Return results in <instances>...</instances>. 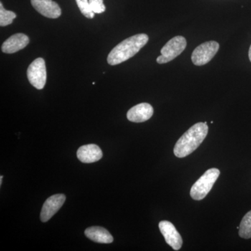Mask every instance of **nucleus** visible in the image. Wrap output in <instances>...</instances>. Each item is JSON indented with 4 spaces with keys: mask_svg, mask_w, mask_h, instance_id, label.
<instances>
[{
    "mask_svg": "<svg viewBox=\"0 0 251 251\" xmlns=\"http://www.w3.org/2000/svg\"><path fill=\"white\" fill-rule=\"evenodd\" d=\"M208 130L207 124L203 122L191 126L176 142L174 148L175 156L184 158L193 153L205 139Z\"/></svg>",
    "mask_w": 251,
    "mask_h": 251,
    "instance_id": "f257e3e1",
    "label": "nucleus"
},
{
    "mask_svg": "<svg viewBox=\"0 0 251 251\" xmlns=\"http://www.w3.org/2000/svg\"><path fill=\"white\" fill-rule=\"evenodd\" d=\"M148 41L147 34H138L122 41L109 53L108 64L117 65L131 58L148 44Z\"/></svg>",
    "mask_w": 251,
    "mask_h": 251,
    "instance_id": "f03ea898",
    "label": "nucleus"
},
{
    "mask_svg": "<svg viewBox=\"0 0 251 251\" xmlns=\"http://www.w3.org/2000/svg\"><path fill=\"white\" fill-rule=\"evenodd\" d=\"M220 171L217 168H211L193 185L191 189V198L195 201H201L206 197L219 178Z\"/></svg>",
    "mask_w": 251,
    "mask_h": 251,
    "instance_id": "7ed1b4c3",
    "label": "nucleus"
},
{
    "mask_svg": "<svg viewBox=\"0 0 251 251\" xmlns=\"http://www.w3.org/2000/svg\"><path fill=\"white\" fill-rule=\"evenodd\" d=\"M187 46L186 39L182 36H176L171 39L162 48L161 55L157 57L158 64H166L182 53Z\"/></svg>",
    "mask_w": 251,
    "mask_h": 251,
    "instance_id": "20e7f679",
    "label": "nucleus"
},
{
    "mask_svg": "<svg viewBox=\"0 0 251 251\" xmlns=\"http://www.w3.org/2000/svg\"><path fill=\"white\" fill-rule=\"evenodd\" d=\"M219 44L210 41L203 43L193 50L191 60L196 66L205 65L210 62L219 50Z\"/></svg>",
    "mask_w": 251,
    "mask_h": 251,
    "instance_id": "39448f33",
    "label": "nucleus"
},
{
    "mask_svg": "<svg viewBox=\"0 0 251 251\" xmlns=\"http://www.w3.org/2000/svg\"><path fill=\"white\" fill-rule=\"evenodd\" d=\"M27 75L29 82L37 90H42L45 87L47 72L46 62L43 58L36 59L31 63L27 69Z\"/></svg>",
    "mask_w": 251,
    "mask_h": 251,
    "instance_id": "423d86ee",
    "label": "nucleus"
},
{
    "mask_svg": "<svg viewBox=\"0 0 251 251\" xmlns=\"http://www.w3.org/2000/svg\"><path fill=\"white\" fill-rule=\"evenodd\" d=\"M159 229L168 245L175 251H179L182 247L183 240L174 225L169 221H163L159 223Z\"/></svg>",
    "mask_w": 251,
    "mask_h": 251,
    "instance_id": "0eeeda50",
    "label": "nucleus"
},
{
    "mask_svg": "<svg viewBox=\"0 0 251 251\" xmlns=\"http://www.w3.org/2000/svg\"><path fill=\"white\" fill-rule=\"evenodd\" d=\"M66 201L64 194H57L50 196L46 200L41 212V220L42 222H47L62 207Z\"/></svg>",
    "mask_w": 251,
    "mask_h": 251,
    "instance_id": "6e6552de",
    "label": "nucleus"
},
{
    "mask_svg": "<svg viewBox=\"0 0 251 251\" xmlns=\"http://www.w3.org/2000/svg\"><path fill=\"white\" fill-rule=\"evenodd\" d=\"M31 4L41 15L49 18H58L62 10L53 0H31Z\"/></svg>",
    "mask_w": 251,
    "mask_h": 251,
    "instance_id": "1a4fd4ad",
    "label": "nucleus"
},
{
    "mask_svg": "<svg viewBox=\"0 0 251 251\" xmlns=\"http://www.w3.org/2000/svg\"><path fill=\"white\" fill-rule=\"evenodd\" d=\"M153 114V108L150 104H138L130 109L127 112V119L132 122L140 123L148 121Z\"/></svg>",
    "mask_w": 251,
    "mask_h": 251,
    "instance_id": "9d476101",
    "label": "nucleus"
},
{
    "mask_svg": "<svg viewBox=\"0 0 251 251\" xmlns=\"http://www.w3.org/2000/svg\"><path fill=\"white\" fill-rule=\"evenodd\" d=\"M29 39L24 34H14L3 43L1 50L4 53L12 54L21 50L29 44Z\"/></svg>",
    "mask_w": 251,
    "mask_h": 251,
    "instance_id": "9b49d317",
    "label": "nucleus"
},
{
    "mask_svg": "<svg viewBox=\"0 0 251 251\" xmlns=\"http://www.w3.org/2000/svg\"><path fill=\"white\" fill-rule=\"evenodd\" d=\"M77 156L82 163H94L103 157V152L97 145L90 144L80 147L77 150Z\"/></svg>",
    "mask_w": 251,
    "mask_h": 251,
    "instance_id": "f8f14e48",
    "label": "nucleus"
},
{
    "mask_svg": "<svg viewBox=\"0 0 251 251\" xmlns=\"http://www.w3.org/2000/svg\"><path fill=\"white\" fill-rule=\"evenodd\" d=\"M85 234L86 237L91 240L99 244H110L114 240L113 237L106 229L99 226L89 227L86 229Z\"/></svg>",
    "mask_w": 251,
    "mask_h": 251,
    "instance_id": "ddd939ff",
    "label": "nucleus"
},
{
    "mask_svg": "<svg viewBox=\"0 0 251 251\" xmlns=\"http://www.w3.org/2000/svg\"><path fill=\"white\" fill-rule=\"evenodd\" d=\"M239 234L240 237L248 239L251 238V211H249L242 219L239 226Z\"/></svg>",
    "mask_w": 251,
    "mask_h": 251,
    "instance_id": "4468645a",
    "label": "nucleus"
},
{
    "mask_svg": "<svg viewBox=\"0 0 251 251\" xmlns=\"http://www.w3.org/2000/svg\"><path fill=\"white\" fill-rule=\"evenodd\" d=\"M16 18V15L14 12L5 9L2 3H0V25L1 27L11 25Z\"/></svg>",
    "mask_w": 251,
    "mask_h": 251,
    "instance_id": "2eb2a0df",
    "label": "nucleus"
},
{
    "mask_svg": "<svg viewBox=\"0 0 251 251\" xmlns=\"http://www.w3.org/2000/svg\"><path fill=\"white\" fill-rule=\"evenodd\" d=\"M77 6L82 14L87 18H93L94 13L91 9L90 1L89 0H75Z\"/></svg>",
    "mask_w": 251,
    "mask_h": 251,
    "instance_id": "dca6fc26",
    "label": "nucleus"
},
{
    "mask_svg": "<svg viewBox=\"0 0 251 251\" xmlns=\"http://www.w3.org/2000/svg\"><path fill=\"white\" fill-rule=\"evenodd\" d=\"M91 9L94 14H102L105 11V6L103 0H89Z\"/></svg>",
    "mask_w": 251,
    "mask_h": 251,
    "instance_id": "f3484780",
    "label": "nucleus"
},
{
    "mask_svg": "<svg viewBox=\"0 0 251 251\" xmlns=\"http://www.w3.org/2000/svg\"><path fill=\"white\" fill-rule=\"evenodd\" d=\"M249 59H250V61L251 62V45L250 49H249Z\"/></svg>",
    "mask_w": 251,
    "mask_h": 251,
    "instance_id": "a211bd4d",
    "label": "nucleus"
},
{
    "mask_svg": "<svg viewBox=\"0 0 251 251\" xmlns=\"http://www.w3.org/2000/svg\"><path fill=\"white\" fill-rule=\"evenodd\" d=\"M2 176H0V184H2Z\"/></svg>",
    "mask_w": 251,
    "mask_h": 251,
    "instance_id": "6ab92c4d",
    "label": "nucleus"
}]
</instances>
